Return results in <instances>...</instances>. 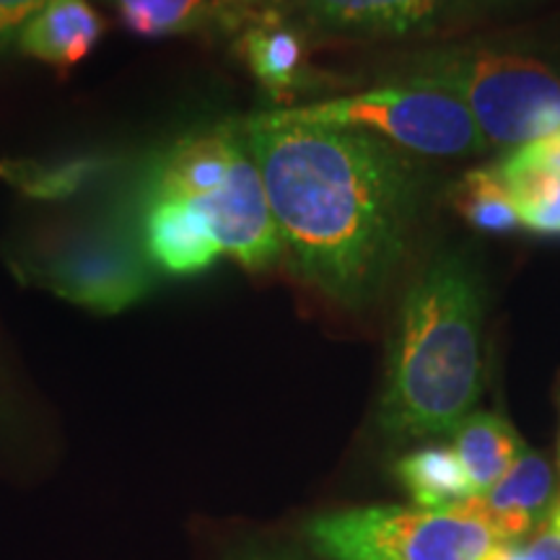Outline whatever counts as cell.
<instances>
[{
  "label": "cell",
  "mask_w": 560,
  "mask_h": 560,
  "mask_svg": "<svg viewBox=\"0 0 560 560\" xmlns=\"http://www.w3.org/2000/svg\"><path fill=\"white\" fill-rule=\"evenodd\" d=\"M545 527H548L550 532H558V535H560V495H558V501L552 503L548 520H545Z\"/></svg>",
  "instance_id": "cell-23"
},
{
  "label": "cell",
  "mask_w": 560,
  "mask_h": 560,
  "mask_svg": "<svg viewBox=\"0 0 560 560\" xmlns=\"http://www.w3.org/2000/svg\"><path fill=\"white\" fill-rule=\"evenodd\" d=\"M240 52L247 60L252 75L276 100H289L310 83V70L304 66V39L293 26L278 21L249 26L240 39Z\"/></svg>",
  "instance_id": "cell-13"
},
{
  "label": "cell",
  "mask_w": 560,
  "mask_h": 560,
  "mask_svg": "<svg viewBox=\"0 0 560 560\" xmlns=\"http://www.w3.org/2000/svg\"><path fill=\"white\" fill-rule=\"evenodd\" d=\"M306 537L325 560H488L501 540L459 506H361L310 522Z\"/></svg>",
  "instance_id": "cell-6"
},
{
  "label": "cell",
  "mask_w": 560,
  "mask_h": 560,
  "mask_svg": "<svg viewBox=\"0 0 560 560\" xmlns=\"http://www.w3.org/2000/svg\"><path fill=\"white\" fill-rule=\"evenodd\" d=\"M482 387V291L457 255L436 257L397 312L380 423L397 441L452 433Z\"/></svg>",
  "instance_id": "cell-2"
},
{
  "label": "cell",
  "mask_w": 560,
  "mask_h": 560,
  "mask_svg": "<svg viewBox=\"0 0 560 560\" xmlns=\"http://www.w3.org/2000/svg\"><path fill=\"white\" fill-rule=\"evenodd\" d=\"M299 112L310 120L366 130L418 156L457 159L488 149L465 104L423 83H392L342 100L306 104Z\"/></svg>",
  "instance_id": "cell-7"
},
{
  "label": "cell",
  "mask_w": 560,
  "mask_h": 560,
  "mask_svg": "<svg viewBox=\"0 0 560 560\" xmlns=\"http://www.w3.org/2000/svg\"><path fill=\"white\" fill-rule=\"evenodd\" d=\"M244 138L306 283L348 310L369 304L408 244L416 166L387 140L299 109L252 117Z\"/></svg>",
  "instance_id": "cell-1"
},
{
  "label": "cell",
  "mask_w": 560,
  "mask_h": 560,
  "mask_svg": "<svg viewBox=\"0 0 560 560\" xmlns=\"http://www.w3.org/2000/svg\"><path fill=\"white\" fill-rule=\"evenodd\" d=\"M151 192L190 202L208 221L223 255L242 268L278 262L285 244L270 210L260 170L247 138L234 128H213L172 145L153 166Z\"/></svg>",
  "instance_id": "cell-3"
},
{
  "label": "cell",
  "mask_w": 560,
  "mask_h": 560,
  "mask_svg": "<svg viewBox=\"0 0 560 560\" xmlns=\"http://www.w3.org/2000/svg\"><path fill=\"white\" fill-rule=\"evenodd\" d=\"M488 560H560V535L540 527L522 542H499Z\"/></svg>",
  "instance_id": "cell-19"
},
{
  "label": "cell",
  "mask_w": 560,
  "mask_h": 560,
  "mask_svg": "<svg viewBox=\"0 0 560 560\" xmlns=\"http://www.w3.org/2000/svg\"><path fill=\"white\" fill-rule=\"evenodd\" d=\"M104 21L89 0H47L19 32L16 47L55 68L81 62L102 39Z\"/></svg>",
  "instance_id": "cell-11"
},
{
  "label": "cell",
  "mask_w": 560,
  "mask_h": 560,
  "mask_svg": "<svg viewBox=\"0 0 560 560\" xmlns=\"http://www.w3.org/2000/svg\"><path fill=\"white\" fill-rule=\"evenodd\" d=\"M242 560H301V558L291 556V552H280V550H260V552H247Z\"/></svg>",
  "instance_id": "cell-22"
},
{
  "label": "cell",
  "mask_w": 560,
  "mask_h": 560,
  "mask_svg": "<svg viewBox=\"0 0 560 560\" xmlns=\"http://www.w3.org/2000/svg\"><path fill=\"white\" fill-rule=\"evenodd\" d=\"M115 159L81 156L70 161H0V177L30 198L62 200L75 195L91 182L102 179L112 170Z\"/></svg>",
  "instance_id": "cell-15"
},
{
  "label": "cell",
  "mask_w": 560,
  "mask_h": 560,
  "mask_svg": "<svg viewBox=\"0 0 560 560\" xmlns=\"http://www.w3.org/2000/svg\"><path fill=\"white\" fill-rule=\"evenodd\" d=\"M503 161L514 166H532V170L560 174V130L550 132V136L545 138L532 140V143L516 145Z\"/></svg>",
  "instance_id": "cell-20"
},
{
  "label": "cell",
  "mask_w": 560,
  "mask_h": 560,
  "mask_svg": "<svg viewBox=\"0 0 560 560\" xmlns=\"http://www.w3.org/2000/svg\"><path fill=\"white\" fill-rule=\"evenodd\" d=\"M467 0H291L301 24L335 37H408Z\"/></svg>",
  "instance_id": "cell-9"
},
{
  "label": "cell",
  "mask_w": 560,
  "mask_h": 560,
  "mask_svg": "<svg viewBox=\"0 0 560 560\" xmlns=\"http://www.w3.org/2000/svg\"><path fill=\"white\" fill-rule=\"evenodd\" d=\"M452 436L475 499L486 495L506 475L524 446L509 420L495 412H470L452 431Z\"/></svg>",
  "instance_id": "cell-12"
},
{
  "label": "cell",
  "mask_w": 560,
  "mask_h": 560,
  "mask_svg": "<svg viewBox=\"0 0 560 560\" xmlns=\"http://www.w3.org/2000/svg\"><path fill=\"white\" fill-rule=\"evenodd\" d=\"M495 172L506 182L522 226L535 234H560V174L501 161Z\"/></svg>",
  "instance_id": "cell-18"
},
{
  "label": "cell",
  "mask_w": 560,
  "mask_h": 560,
  "mask_svg": "<svg viewBox=\"0 0 560 560\" xmlns=\"http://www.w3.org/2000/svg\"><path fill=\"white\" fill-rule=\"evenodd\" d=\"M405 81L459 100L488 143L516 149L560 130V75L529 55L441 47L412 62Z\"/></svg>",
  "instance_id": "cell-4"
},
{
  "label": "cell",
  "mask_w": 560,
  "mask_h": 560,
  "mask_svg": "<svg viewBox=\"0 0 560 560\" xmlns=\"http://www.w3.org/2000/svg\"><path fill=\"white\" fill-rule=\"evenodd\" d=\"M138 236L153 268L172 276L206 270L223 255L198 210L190 202L164 192L145 190L140 200Z\"/></svg>",
  "instance_id": "cell-10"
},
{
  "label": "cell",
  "mask_w": 560,
  "mask_h": 560,
  "mask_svg": "<svg viewBox=\"0 0 560 560\" xmlns=\"http://www.w3.org/2000/svg\"><path fill=\"white\" fill-rule=\"evenodd\" d=\"M395 472L418 509L450 511L475 499L470 478L450 446H423L405 454Z\"/></svg>",
  "instance_id": "cell-14"
},
{
  "label": "cell",
  "mask_w": 560,
  "mask_h": 560,
  "mask_svg": "<svg viewBox=\"0 0 560 560\" xmlns=\"http://www.w3.org/2000/svg\"><path fill=\"white\" fill-rule=\"evenodd\" d=\"M457 213L482 234H509L522 226L506 182L495 166L467 172L452 195Z\"/></svg>",
  "instance_id": "cell-17"
},
{
  "label": "cell",
  "mask_w": 560,
  "mask_h": 560,
  "mask_svg": "<svg viewBox=\"0 0 560 560\" xmlns=\"http://www.w3.org/2000/svg\"><path fill=\"white\" fill-rule=\"evenodd\" d=\"M140 37H177L206 30L221 16V0H109Z\"/></svg>",
  "instance_id": "cell-16"
},
{
  "label": "cell",
  "mask_w": 560,
  "mask_h": 560,
  "mask_svg": "<svg viewBox=\"0 0 560 560\" xmlns=\"http://www.w3.org/2000/svg\"><path fill=\"white\" fill-rule=\"evenodd\" d=\"M556 501V475L550 462L529 446H522L506 475L486 495L459 503V509L488 524L501 542H522L545 527Z\"/></svg>",
  "instance_id": "cell-8"
},
{
  "label": "cell",
  "mask_w": 560,
  "mask_h": 560,
  "mask_svg": "<svg viewBox=\"0 0 560 560\" xmlns=\"http://www.w3.org/2000/svg\"><path fill=\"white\" fill-rule=\"evenodd\" d=\"M19 272L66 301L117 314L153 289V262L122 219L83 221L34 244Z\"/></svg>",
  "instance_id": "cell-5"
},
{
  "label": "cell",
  "mask_w": 560,
  "mask_h": 560,
  "mask_svg": "<svg viewBox=\"0 0 560 560\" xmlns=\"http://www.w3.org/2000/svg\"><path fill=\"white\" fill-rule=\"evenodd\" d=\"M470 3H509V0H470Z\"/></svg>",
  "instance_id": "cell-24"
},
{
  "label": "cell",
  "mask_w": 560,
  "mask_h": 560,
  "mask_svg": "<svg viewBox=\"0 0 560 560\" xmlns=\"http://www.w3.org/2000/svg\"><path fill=\"white\" fill-rule=\"evenodd\" d=\"M47 0H0V55L16 45L19 32Z\"/></svg>",
  "instance_id": "cell-21"
}]
</instances>
